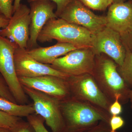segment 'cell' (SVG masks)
I'll return each mask as SVG.
<instances>
[{"instance_id":"6da1fadb","label":"cell","mask_w":132,"mask_h":132,"mask_svg":"<svg viewBox=\"0 0 132 132\" xmlns=\"http://www.w3.org/2000/svg\"><path fill=\"white\" fill-rule=\"evenodd\" d=\"M64 122L62 132H85L101 121L109 123L108 112L86 102L70 97L60 101Z\"/></svg>"},{"instance_id":"7a4b0ae2","label":"cell","mask_w":132,"mask_h":132,"mask_svg":"<svg viewBox=\"0 0 132 132\" xmlns=\"http://www.w3.org/2000/svg\"><path fill=\"white\" fill-rule=\"evenodd\" d=\"M95 61L92 75L101 91L112 102L118 96L121 104L127 103L131 89L118 72V65L103 54L95 55Z\"/></svg>"},{"instance_id":"3957f363","label":"cell","mask_w":132,"mask_h":132,"mask_svg":"<svg viewBox=\"0 0 132 132\" xmlns=\"http://www.w3.org/2000/svg\"><path fill=\"white\" fill-rule=\"evenodd\" d=\"M92 33L86 29L60 18L49 20L41 31L38 41L44 43L55 40L79 47H91Z\"/></svg>"},{"instance_id":"277c9868","label":"cell","mask_w":132,"mask_h":132,"mask_svg":"<svg viewBox=\"0 0 132 132\" xmlns=\"http://www.w3.org/2000/svg\"><path fill=\"white\" fill-rule=\"evenodd\" d=\"M17 46L13 42L0 35V73L17 104L26 105L29 104L28 97L19 81L15 67L14 53Z\"/></svg>"},{"instance_id":"5b68a950","label":"cell","mask_w":132,"mask_h":132,"mask_svg":"<svg viewBox=\"0 0 132 132\" xmlns=\"http://www.w3.org/2000/svg\"><path fill=\"white\" fill-rule=\"evenodd\" d=\"M67 80L71 97L86 102L109 113L113 102L101 91L92 75L70 76Z\"/></svg>"},{"instance_id":"8992f818","label":"cell","mask_w":132,"mask_h":132,"mask_svg":"<svg viewBox=\"0 0 132 132\" xmlns=\"http://www.w3.org/2000/svg\"><path fill=\"white\" fill-rule=\"evenodd\" d=\"M22 86L26 94L32 100L35 113L44 119L52 132H62L64 122L61 100L40 91Z\"/></svg>"},{"instance_id":"52a82bcc","label":"cell","mask_w":132,"mask_h":132,"mask_svg":"<svg viewBox=\"0 0 132 132\" xmlns=\"http://www.w3.org/2000/svg\"><path fill=\"white\" fill-rule=\"evenodd\" d=\"M95 56L91 47L80 48L59 57L50 65L53 68L69 76L92 75Z\"/></svg>"},{"instance_id":"ba28073f","label":"cell","mask_w":132,"mask_h":132,"mask_svg":"<svg viewBox=\"0 0 132 132\" xmlns=\"http://www.w3.org/2000/svg\"><path fill=\"white\" fill-rule=\"evenodd\" d=\"M91 48L95 55L103 54L112 59L118 66L123 64L126 50L120 35L107 26L92 34Z\"/></svg>"},{"instance_id":"9c48e42d","label":"cell","mask_w":132,"mask_h":132,"mask_svg":"<svg viewBox=\"0 0 132 132\" xmlns=\"http://www.w3.org/2000/svg\"><path fill=\"white\" fill-rule=\"evenodd\" d=\"M59 18L83 27L92 34L106 26V16L95 14L79 0H72Z\"/></svg>"},{"instance_id":"30bf717a","label":"cell","mask_w":132,"mask_h":132,"mask_svg":"<svg viewBox=\"0 0 132 132\" xmlns=\"http://www.w3.org/2000/svg\"><path fill=\"white\" fill-rule=\"evenodd\" d=\"M14 62L18 77L32 78L50 75L67 79L70 76L53 68L50 64L37 61L29 54L27 49L19 46L15 50Z\"/></svg>"},{"instance_id":"8fae6325","label":"cell","mask_w":132,"mask_h":132,"mask_svg":"<svg viewBox=\"0 0 132 132\" xmlns=\"http://www.w3.org/2000/svg\"><path fill=\"white\" fill-rule=\"evenodd\" d=\"M29 3L31 23L27 50L38 47L37 40L44 26L49 20L58 18L54 12L57 8L54 2L48 0H37Z\"/></svg>"},{"instance_id":"7c38bea8","label":"cell","mask_w":132,"mask_h":132,"mask_svg":"<svg viewBox=\"0 0 132 132\" xmlns=\"http://www.w3.org/2000/svg\"><path fill=\"white\" fill-rule=\"evenodd\" d=\"M30 9L21 4L14 13L5 28L0 30V35L14 42L19 47L27 49L29 38Z\"/></svg>"},{"instance_id":"4fadbf2b","label":"cell","mask_w":132,"mask_h":132,"mask_svg":"<svg viewBox=\"0 0 132 132\" xmlns=\"http://www.w3.org/2000/svg\"><path fill=\"white\" fill-rule=\"evenodd\" d=\"M22 86L40 91L62 101L71 97L67 79L46 75L35 77H18Z\"/></svg>"},{"instance_id":"5bb4252c","label":"cell","mask_w":132,"mask_h":132,"mask_svg":"<svg viewBox=\"0 0 132 132\" xmlns=\"http://www.w3.org/2000/svg\"><path fill=\"white\" fill-rule=\"evenodd\" d=\"M106 26L120 35H125L132 30V0L113 3L106 16Z\"/></svg>"},{"instance_id":"9a60e30c","label":"cell","mask_w":132,"mask_h":132,"mask_svg":"<svg viewBox=\"0 0 132 132\" xmlns=\"http://www.w3.org/2000/svg\"><path fill=\"white\" fill-rule=\"evenodd\" d=\"M80 48L69 43L58 42L51 46L38 47L27 51L29 54L39 62L51 64L59 57Z\"/></svg>"},{"instance_id":"2e32d148","label":"cell","mask_w":132,"mask_h":132,"mask_svg":"<svg viewBox=\"0 0 132 132\" xmlns=\"http://www.w3.org/2000/svg\"><path fill=\"white\" fill-rule=\"evenodd\" d=\"M0 111L16 117H26L35 113L33 104L20 105L0 97Z\"/></svg>"},{"instance_id":"e0dca14e","label":"cell","mask_w":132,"mask_h":132,"mask_svg":"<svg viewBox=\"0 0 132 132\" xmlns=\"http://www.w3.org/2000/svg\"><path fill=\"white\" fill-rule=\"evenodd\" d=\"M126 48L124 62L121 66H118V71L126 83L132 87V53Z\"/></svg>"},{"instance_id":"ac0fdd59","label":"cell","mask_w":132,"mask_h":132,"mask_svg":"<svg viewBox=\"0 0 132 132\" xmlns=\"http://www.w3.org/2000/svg\"><path fill=\"white\" fill-rule=\"evenodd\" d=\"M88 8L104 11L112 4V0H79Z\"/></svg>"},{"instance_id":"d6986e66","label":"cell","mask_w":132,"mask_h":132,"mask_svg":"<svg viewBox=\"0 0 132 132\" xmlns=\"http://www.w3.org/2000/svg\"><path fill=\"white\" fill-rule=\"evenodd\" d=\"M27 120L32 125L36 132H49L44 125L45 121L37 114L34 113L27 117Z\"/></svg>"},{"instance_id":"ffe728a7","label":"cell","mask_w":132,"mask_h":132,"mask_svg":"<svg viewBox=\"0 0 132 132\" xmlns=\"http://www.w3.org/2000/svg\"><path fill=\"white\" fill-rule=\"evenodd\" d=\"M21 119L0 111V128L11 129Z\"/></svg>"},{"instance_id":"44dd1931","label":"cell","mask_w":132,"mask_h":132,"mask_svg":"<svg viewBox=\"0 0 132 132\" xmlns=\"http://www.w3.org/2000/svg\"><path fill=\"white\" fill-rule=\"evenodd\" d=\"M13 0H0V14L10 19L14 13Z\"/></svg>"},{"instance_id":"7402d4cb","label":"cell","mask_w":132,"mask_h":132,"mask_svg":"<svg viewBox=\"0 0 132 132\" xmlns=\"http://www.w3.org/2000/svg\"><path fill=\"white\" fill-rule=\"evenodd\" d=\"M0 97L7 99L10 101L16 103L13 95L5 81V79L0 73Z\"/></svg>"},{"instance_id":"603a6c76","label":"cell","mask_w":132,"mask_h":132,"mask_svg":"<svg viewBox=\"0 0 132 132\" xmlns=\"http://www.w3.org/2000/svg\"><path fill=\"white\" fill-rule=\"evenodd\" d=\"M11 132H36L32 125L28 121L22 119L10 129Z\"/></svg>"},{"instance_id":"cb8c5ba5","label":"cell","mask_w":132,"mask_h":132,"mask_svg":"<svg viewBox=\"0 0 132 132\" xmlns=\"http://www.w3.org/2000/svg\"><path fill=\"white\" fill-rule=\"evenodd\" d=\"M125 123L123 118L119 116H112L109 121L110 132H118L117 130L123 127Z\"/></svg>"},{"instance_id":"d4e9b609","label":"cell","mask_w":132,"mask_h":132,"mask_svg":"<svg viewBox=\"0 0 132 132\" xmlns=\"http://www.w3.org/2000/svg\"><path fill=\"white\" fill-rule=\"evenodd\" d=\"M37 1V0H27L28 2L30 3L34 1ZM54 2L57 6L56 10L55 12V14L59 17L60 15L63 12L65 8L67 6L72 0H48Z\"/></svg>"},{"instance_id":"484cf974","label":"cell","mask_w":132,"mask_h":132,"mask_svg":"<svg viewBox=\"0 0 132 132\" xmlns=\"http://www.w3.org/2000/svg\"><path fill=\"white\" fill-rule=\"evenodd\" d=\"M119 97H117L115 101L112 103L109 109V113L111 116H117L122 112L121 104L119 101Z\"/></svg>"},{"instance_id":"4316f807","label":"cell","mask_w":132,"mask_h":132,"mask_svg":"<svg viewBox=\"0 0 132 132\" xmlns=\"http://www.w3.org/2000/svg\"><path fill=\"white\" fill-rule=\"evenodd\" d=\"M109 123L104 121H101L94 127L85 132H110Z\"/></svg>"},{"instance_id":"83f0119b","label":"cell","mask_w":132,"mask_h":132,"mask_svg":"<svg viewBox=\"0 0 132 132\" xmlns=\"http://www.w3.org/2000/svg\"><path fill=\"white\" fill-rule=\"evenodd\" d=\"M121 37L125 48L132 53V30L126 34L121 36Z\"/></svg>"},{"instance_id":"f1b7e54d","label":"cell","mask_w":132,"mask_h":132,"mask_svg":"<svg viewBox=\"0 0 132 132\" xmlns=\"http://www.w3.org/2000/svg\"><path fill=\"white\" fill-rule=\"evenodd\" d=\"M10 19L4 15L0 14V29H4L7 26L9 23Z\"/></svg>"},{"instance_id":"f546056e","label":"cell","mask_w":132,"mask_h":132,"mask_svg":"<svg viewBox=\"0 0 132 132\" xmlns=\"http://www.w3.org/2000/svg\"><path fill=\"white\" fill-rule=\"evenodd\" d=\"M21 0H14L13 4L14 13L16 11V10L18 9L20 7V5L21 4Z\"/></svg>"},{"instance_id":"4dcf8cb0","label":"cell","mask_w":132,"mask_h":132,"mask_svg":"<svg viewBox=\"0 0 132 132\" xmlns=\"http://www.w3.org/2000/svg\"><path fill=\"white\" fill-rule=\"evenodd\" d=\"M129 101H130L131 104V108L132 109V89L130 90L129 94Z\"/></svg>"},{"instance_id":"1f68e13d","label":"cell","mask_w":132,"mask_h":132,"mask_svg":"<svg viewBox=\"0 0 132 132\" xmlns=\"http://www.w3.org/2000/svg\"><path fill=\"white\" fill-rule=\"evenodd\" d=\"M0 132H11L10 129L0 128Z\"/></svg>"},{"instance_id":"d6a6232c","label":"cell","mask_w":132,"mask_h":132,"mask_svg":"<svg viewBox=\"0 0 132 132\" xmlns=\"http://www.w3.org/2000/svg\"><path fill=\"white\" fill-rule=\"evenodd\" d=\"M113 3H117L123 2H126V0H112Z\"/></svg>"}]
</instances>
